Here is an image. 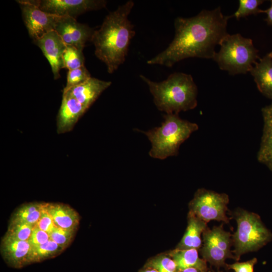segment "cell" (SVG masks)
Returning <instances> with one entry per match:
<instances>
[{
    "instance_id": "26",
    "label": "cell",
    "mask_w": 272,
    "mask_h": 272,
    "mask_svg": "<svg viewBox=\"0 0 272 272\" xmlns=\"http://www.w3.org/2000/svg\"><path fill=\"white\" fill-rule=\"evenodd\" d=\"M34 227L23 222L11 221L7 233L17 239L28 241Z\"/></svg>"
},
{
    "instance_id": "11",
    "label": "cell",
    "mask_w": 272,
    "mask_h": 272,
    "mask_svg": "<svg viewBox=\"0 0 272 272\" xmlns=\"http://www.w3.org/2000/svg\"><path fill=\"white\" fill-rule=\"evenodd\" d=\"M54 31L66 45L83 50L86 43L91 41L94 30L88 25L78 22L76 18L57 16Z\"/></svg>"
},
{
    "instance_id": "5",
    "label": "cell",
    "mask_w": 272,
    "mask_h": 272,
    "mask_svg": "<svg viewBox=\"0 0 272 272\" xmlns=\"http://www.w3.org/2000/svg\"><path fill=\"white\" fill-rule=\"evenodd\" d=\"M219 45L220 49L213 59L221 70L231 75L250 72L256 60L260 58L252 40L238 33L228 34Z\"/></svg>"
},
{
    "instance_id": "8",
    "label": "cell",
    "mask_w": 272,
    "mask_h": 272,
    "mask_svg": "<svg viewBox=\"0 0 272 272\" xmlns=\"http://www.w3.org/2000/svg\"><path fill=\"white\" fill-rule=\"evenodd\" d=\"M202 246L200 253L202 258L216 267L225 266L228 258L235 259L231 251L232 235L224 230L222 226L208 229L202 234Z\"/></svg>"
},
{
    "instance_id": "9",
    "label": "cell",
    "mask_w": 272,
    "mask_h": 272,
    "mask_svg": "<svg viewBox=\"0 0 272 272\" xmlns=\"http://www.w3.org/2000/svg\"><path fill=\"white\" fill-rule=\"evenodd\" d=\"M43 12L59 17L74 18L88 11L106 7L104 0H29Z\"/></svg>"
},
{
    "instance_id": "13",
    "label": "cell",
    "mask_w": 272,
    "mask_h": 272,
    "mask_svg": "<svg viewBox=\"0 0 272 272\" xmlns=\"http://www.w3.org/2000/svg\"><path fill=\"white\" fill-rule=\"evenodd\" d=\"M30 250L31 246L28 241L17 239L8 233L2 240V255L11 267L19 268L29 264Z\"/></svg>"
},
{
    "instance_id": "25",
    "label": "cell",
    "mask_w": 272,
    "mask_h": 272,
    "mask_svg": "<svg viewBox=\"0 0 272 272\" xmlns=\"http://www.w3.org/2000/svg\"><path fill=\"white\" fill-rule=\"evenodd\" d=\"M158 272H177L176 265L174 260L169 256L162 255L150 260L145 265Z\"/></svg>"
},
{
    "instance_id": "28",
    "label": "cell",
    "mask_w": 272,
    "mask_h": 272,
    "mask_svg": "<svg viewBox=\"0 0 272 272\" xmlns=\"http://www.w3.org/2000/svg\"><path fill=\"white\" fill-rule=\"evenodd\" d=\"M75 231L56 227L50 234V238L64 249L71 242Z\"/></svg>"
},
{
    "instance_id": "33",
    "label": "cell",
    "mask_w": 272,
    "mask_h": 272,
    "mask_svg": "<svg viewBox=\"0 0 272 272\" xmlns=\"http://www.w3.org/2000/svg\"><path fill=\"white\" fill-rule=\"evenodd\" d=\"M179 272H200V271L195 268H188Z\"/></svg>"
},
{
    "instance_id": "24",
    "label": "cell",
    "mask_w": 272,
    "mask_h": 272,
    "mask_svg": "<svg viewBox=\"0 0 272 272\" xmlns=\"http://www.w3.org/2000/svg\"><path fill=\"white\" fill-rule=\"evenodd\" d=\"M261 0H240L237 10L232 15L237 19L245 18L250 15H257L263 13L259 6L263 3Z\"/></svg>"
},
{
    "instance_id": "16",
    "label": "cell",
    "mask_w": 272,
    "mask_h": 272,
    "mask_svg": "<svg viewBox=\"0 0 272 272\" xmlns=\"http://www.w3.org/2000/svg\"><path fill=\"white\" fill-rule=\"evenodd\" d=\"M261 113L263 126L257 159L272 172V102L263 107Z\"/></svg>"
},
{
    "instance_id": "22",
    "label": "cell",
    "mask_w": 272,
    "mask_h": 272,
    "mask_svg": "<svg viewBox=\"0 0 272 272\" xmlns=\"http://www.w3.org/2000/svg\"><path fill=\"white\" fill-rule=\"evenodd\" d=\"M63 250L61 247L50 238L43 244L31 247L29 264L54 257L60 253Z\"/></svg>"
},
{
    "instance_id": "7",
    "label": "cell",
    "mask_w": 272,
    "mask_h": 272,
    "mask_svg": "<svg viewBox=\"0 0 272 272\" xmlns=\"http://www.w3.org/2000/svg\"><path fill=\"white\" fill-rule=\"evenodd\" d=\"M228 195L204 188L199 189L189 204L190 213L208 223L212 220L229 222L226 215Z\"/></svg>"
},
{
    "instance_id": "1",
    "label": "cell",
    "mask_w": 272,
    "mask_h": 272,
    "mask_svg": "<svg viewBox=\"0 0 272 272\" xmlns=\"http://www.w3.org/2000/svg\"><path fill=\"white\" fill-rule=\"evenodd\" d=\"M232 17L223 15L219 7L213 10H203L191 18H176L173 40L147 63L171 67L190 57L213 59L215 46L228 34V21Z\"/></svg>"
},
{
    "instance_id": "21",
    "label": "cell",
    "mask_w": 272,
    "mask_h": 272,
    "mask_svg": "<svg viewBox=\"0 0 272 272\" xmlns=\"http://www.w3.org/2000/svg\"><path fill=\"white\" fill-rule=\"evenodd\" d=\"M43 203L30 202L20 206L14 213L11 221L35 226L40 218Z\"/></svg>"
},
{
    "instance_id": "31",
    "label": "cell",
    "mask_w": 272,
    "mask_h": 272,
    "mask_svg": "<svg viewBox=\"0 0 272 272\" xmlns=\"http://www.w3.org/2000/svg\"><path fill=\"white\" fill-rule=\"evenodd\" d=\"M257 262V259L253 258L245 262L226 264L225 267L227 269H232L235 272H254V266Z\"/></svg>"
},
{
    "instance_id": "15",
    "label": "cell",
    "mask_w": 272,
    "mask_h": 272,
    "mask_svg": "<svg viewBox=\"0 0 272 272\" xmlns=\"http://www.w3.org/2000/svg\"><path fill=\"white\" fill-rule=\"evenodd\" d=\"M111 84L110 81L91 77L79 85L63 89V92L68 93L88 109Z\"/></svg>"
},
{
    "instance_id": "10",
    "label": "cell",
    "mask_w": 272,
    "mask_h": 272,
    "mask_svg": "<svg viewBox=\"0 0 272 272\" xmlns=\"http://www.w3.org/2000/svg\"><path fill=\"white\" fill-rule=\"evenodd\" d=\"M22 17L30 37L35 40L54 31L56 16L46 13L29 0H19Z\"/></svg>"
},
{
    "instance_id": "17",
    "label": "cell",
    "mask_w": 272,
    "mask_h": 272,
    "mask_svg": "<svg viewBox=\"0 0 272 272\" xmlns=\"http://www.w3.org/2000/svg\"><path fill=\"white\" fill-rule=\"evenodd\" d=\"M250 73L259 92L272 100V56L270 53L259 58Z\"/></svg>"
},
{
    "instance_id": "18",
    "label": "cell",
    "mask_w": 272,
    "mask_h": 272,
    "mask_svg": "<svg viewBox=\"0 0 272 272\" xmlns=\"http://www.w3.org/2000/svg\"><path fill=\"white\" fill-rule=\"evenodd\" d=\"M44 207L56 227L76 230L79 224L80 217L73 208L60 203H44Z\"/></svg>"
},
{
    "instance_id": "30",
    "label": "cell",
    "mask_w": 272,
    "mask_h": 272,
    "mask_svg": "<svg viewBox=\"0 0 272 272\" xmlns=\"http://www.w3.org/2000/svg\"><path fill=\"white\" fill-rule=\"evenodd\" d=\"M50 239L49 235L34 226L28 241L31 248L37 246L47 242Z\"/></svg>"
},
{
    "instance_id": "4",
    "label": "cell",
    "mask_w": 272,
    "mask_h": 272,
    "mask_svg": "<svg viewBox=\"0 0 272 272\" xmlns=\"http://www.w3.org/2000/svg\"><path fill=\"white\" fill-rule=\"evenodd\" d=\"M164 118L161 126L143 132L151 143L150 156L161 160L177 156L180 145L198 129L196 123L181 119L178 114H166Z\"/></svg>"
},
{
    "instance_id": "35",
    "label": "cell",
    "mask_w": 272,
    "mask_h": 272,
    "mask_svg": "<svg viewBox=\"0 0 272 272\" xmlns=\"http://www.w3.org/2000/svg\"><path fill=\"white\" fill-rule=\"evenodd\" d=\"M270 54H271V56H272V51L270 52Z\"/></svg>"
},
{
    "instance_id": "29",
    "label": "cell",
    "mask_w": 272,
    "mask_h": 272,
    "mask_svg": "<svg viewBox=\"0 0 272 272\" xmlns=\"http://www.w3.org/2000/svg\"><path fill=\"white\" fill-rule=\"evenodd\" d=\"M36 225L49 235L56 227L52 218L45 210L44 203L40 218Z\"/></svg>"
},
{
    "instance_id": "34",
    "label": "cell",
    "mask_w": 272,
    "mask_h": 272,
    "mask_svg": "<svg viewBox=\"0 0 272 272\" xmlns=\"http://www.w3.org/2000/svg\"><path fill=\"white\" fill-rule=\"evenodd\" d=\"M140 272H158V271L151 268L146 267V268L141 270Z\"/></svg>"
},
{
    "instance_id": "20",
    "label": "cell",
    "mask_w": 272,
    "mask_h": 272,
    "mask_svg": "<svg viewBox=\"0 0 272 272\" xmlns=\"http://www.w3.org/2000/svg\"><path fill=\"white\" fill-rule=\"evenodd\" d=\"M169 255L175 262L177 272L188 268H195L200 272L208 271L207 261L200 258L197 249H176L171 251Z\"/></svg>"
},
{
    "instance_id": "3",
    "label": "cell",
    "mask_w": 272,
    "mask_h": 272,
    "mask_svg": "<svg viewBox=\"0 0 272 272\" xmlns=\"http://www.w3.org/2000/svg\"><path fill=\"white\" fill-rule=\"evenodd\" d=\"M141 79L148 86L157 108L166 114H178L195 108L197 105V87L190 75L176 72L160 82L143 75Z\"/></svg>"
},
{
    "instance_id": "27",
    "label": "cell",
    "mask_w": 272,
    "mask_h": 272,
    "mask_svg": "<svg viewBox=\"0 0 272 272\" xmlns=\"http://www.w3.org/2000/svg\"><path fill=\"white\" fill-rule=\"evenodd\" d=\"M91 78L88 70L84 66L68 71L66 85L64 89L79 85Z\"/></svg>"
},
{
    "instance_id": "23",
    "label": "cell",
    "mask_w": 272,
    "mask_h": 272,
    "mask_svg": "<svg viewBox=\"0 0 272 272\" xmlns=\"http://www.w3.org/2000/svg\"><path fill=\"white\" fill-rule=\"evenodd\" d=\"M62 60L63 68L69 71L84 66L85 57L83 50L72 46L66 45Z\"/></svg>"
},
{
    "instance_id": "14",
    "label": "cell",
    "mask_w": 272,
    "mask_h": 272,
    "mask_svg": "<svg viewBox=\"0 0 272 272\" xmlns=\"http://www.w3.org/2000/svg\"><path fill=\"white\" fill-rule=\"evenodd\" d=\"M87 109L76 99L63 92L61 104L57 117V129L59 133L71 131Z\"/></svg>"
},
{
    "instance_id": "32",
    "label": "cell",
    "mask_w": 272,
    "mask_h": 272,
    "mask_svg": "<svg viewBox=\"0 0 272 272\" xmlns=\"http://www.w3.org/2000/svg\"><path fill=\"white\" fill-rule=\"evenodd\" d=\"M271 5L269 8L266 10H263V13H265L267 15V17L265 19L267 24L268 25H272V0L270 1Z\"/></svg>"
},
{
    "instance_id": "19",
    "label": "cell",
    "mask_w": 272,
    "mask_h": 272,
    "mask_svg": "<svg viewBox=\"0 0 272 272\" xmlns=\"http://www.w3.org/2000/svg\"><path fill=\"white\" fill-rule=\"evenodd\" d=\"M207 228V223L189 213L188 225L177 248L198 249L202 245L201 235Z\"/></svg>"
},
{
    "instance_id": "2",
    "label": "cell",
    "mask_w": 272,
    "mask_h": 272,
    "mask_svg": "<svg viewBox=\"0 0 272 272\" xmlns=\"http://www.w3.org/2000/svg\"><path fill=\"white\" fill-rule=\"evenodd\" d=\"M133 6L129 0L119 6L106 16L100 28L93 33L91 41L95 46V54L106 64L109 74L124 62L135 35L133 25L128 19Z\"/></svg>"
},
{
    "instance_id": "36",
    "label": "cell",
    "mask_w": 272,
    "mask_h": 272,
    "mask_svg": "<svg viewBox=\"0 0 272 272\" xmlns=\"http://www.w3.org/2000/svg\"><path fill=\"white\" fill-rule=\"evenodd\" d=\"M207 272H211V271H207Z\"/></svg>"
},
{
    "instance_id": "6",
    "label": "cell",
    "mask_w": 272,
    "mask_h": 272,
    "mask_svg": "<svg viewBox=\"0 0 272 272\" xmlns=\"http://www.w3.org/2000/svg\"><path fill=\"white\" fill-rule=\"evenodd\" d=\"M235 218L237 227L232 239L233 252L238 261L242 255L266 245L272 239V233L257 214L241 210L235 213Z\"/></svg>"
},
{
    "instance_id": "12",
    "label": "cell",
    "mask_w": 272,
    "mask_h": 272,
    "mask_svg": "<svg viewBox=\"0 0 272 272\" xmlns=\"http://www.w3.org/2000/svg\"><path fill=\"white\" fill-rule=\"evenodd\" d=\"M48 60L54 79L60 78V71L63 68L62 56L66 45L55 31H52L41 38L33 40Z\"/></svg>"
}]
</instances>
